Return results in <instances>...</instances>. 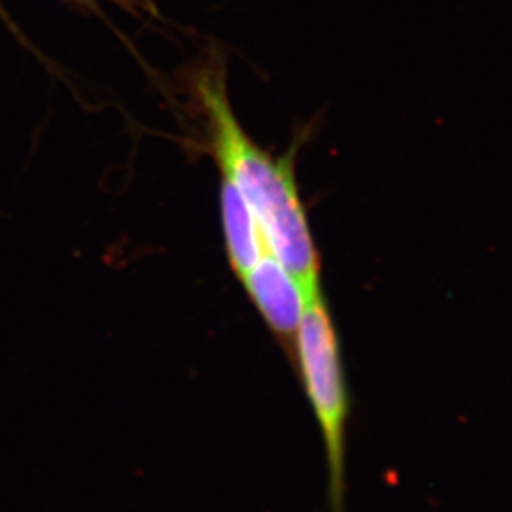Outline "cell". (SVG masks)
<instances>
[{"mask_svg": "<svg viewBox=\"0 0 512 512\" xmlns=\"http://www.w3.org/2000/svg\"><path fill=\"white\" fill-rule=\"evenodd\" d=\"M296 371L321 431L330 512H346V436L351 398L340 336L323 291L306 300L291 346Z\"/></svg>", "mask_w": 512, "mask_h": 512, "instance_id": "cell-2", "label": "cell"}, {"mask_svg": "<svg viewBox=\"0 0 512 512\" xmlns=\"http://www.w3.org/2000/svg\"><path fill=\"white\" fill-rule=\"evenodd\" d=\"M197 94L222 177L252 207L268 252L295 276L306 298L320 293V253L296 185L293 162L273 157L253 142L233 114L225 84L217 75L198 80Z\"/></svg>", "mask_w": 512, "mask_h": 512, "instance_id": "cell-1", "label": "cell"}, {"mask_svg": "<svg viewBox=\"0 0 512 512\" xmlns=\"http://www.w3.org/2000/svg\"><path fill=\"white\" fill-rule=\"evenodd\" d=\"M220 212L228 261L238 278H242L268 252V247L252 207L240 190L223 177Z\"/></svg>", "mask_w": 512, "mask_h": 512, "instance_id": "cell-4", "label": "cell"}, {"mask_svg": "<svg viewBox=\"0 0 512 512\" xmlns=\"http://www.w3.org/2000/svg\"><path fill=\"white\" fill-rule=\"evenodd\" d=\"M240 280L266 326L291 353L308 300L300 283L270 252L261 256Z\"/></svg>", "mask_w": 512, "mask_h": 512, "instance_id": "cell-3", "label": "cell"}]
</instances>
